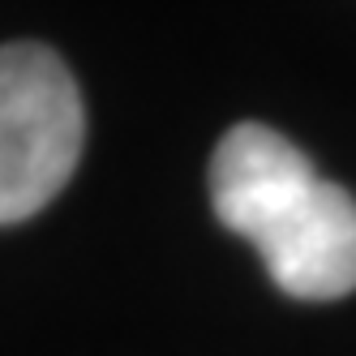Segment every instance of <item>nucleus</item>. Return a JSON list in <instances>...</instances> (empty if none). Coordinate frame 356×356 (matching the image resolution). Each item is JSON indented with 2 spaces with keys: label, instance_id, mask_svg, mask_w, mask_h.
I'll return each instance as SVG.
<instances>
[{
  "label": "nucleus",
  "instance_id": "1",
  "mask_svg": "<svg viewBox=\"0 0 356 356\" xmlns=\"http://www.w3.org/2000/svg\"><path fill=\"white\" fill-rule=\"evenodd\" d=\"M211 207L262 253L279 292L296 300L356 292V197L322 181L284 134L253 120L227 129L211 155Z\"/></svg>",
  "mask_w": 356,
  "mask_h": 356
},
{
  "label": "nucleus",
  "instance_id": "2",
  "mask_svg": "<svg viewBox=\"0 0 356 356\" xmlns=\"http://www.w3.org/2000/svg\"><path fill=\"white\" fill-rule=\"evenodd\" d=\"M86 116L69 65L43 43L0 47V223L39 215L82 159Z\"/></svg>",
  "mask_w": 356,
  "mask_h": 356
}]
</instances>
